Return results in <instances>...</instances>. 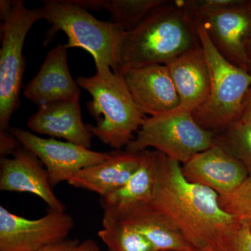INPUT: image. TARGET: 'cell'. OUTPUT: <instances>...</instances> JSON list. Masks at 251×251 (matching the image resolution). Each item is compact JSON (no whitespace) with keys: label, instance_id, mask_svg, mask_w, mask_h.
<instances>
[{"label":"cell","instance_id":"cell-1","mask_svg":"<svg viewBox=\"0 0 251 251\" xmlns=\"http://www.w3.org/2000/svg\"><path fill=\"white\" fill-rule=\"evenodd\" d=\"M219 194L190 182L181 164L159 151L156 183L150 205L171 219L195 250L213 251L237 224L219 204Z\"/></svg>","mask_w":251,"mask_h":251},{"label":"cell","instance_id":"cell-2","mask_svg":"<svg viewBox=\"0 0 251 251\" xmlns=\"http://www.w3.org/2000/svg\"><path fill=\"white\" fill-rule=\"evenodd\" d=\"M200 44L197 24L180 0H166L136 27L124 31L117 73L155 64L167 65Z\"/></svg>","mask_w":251,"mask_h":251},{"label":"cell","instance_id":"cell-3","mask_svg":"<svg viewBox=\"0 0 251 251\" xmlns=\"http://www.w3.org/2000/svg\"><path fill=\"white\" fill-rule=\"evenodd\" d=\"M76 82L92 98L87 108L97 123L87 125L91 133L112 148L126 147L147 117L121 74L105 68L92 76L77 77Z\"/></svg>","mask_w":251,"mask_h":251},{"label":"cell","instance_id":"cell-4","mask_svg":"<svg viewBox=\"0 0 251 251\" xmlns=\"http://www.w3.org/2000/svg\"><path fill=\"white\" fill-rule=\"evenodd\" d=\"M44 20L51 24L44 40L50 43L59 31L67 34V49L80 48L93 57L97 70L118 72V53L124 29L112 21L97 19L74 0L43 1Z\"/></svg>","mask_w":251,"mask_h":251},{"label":"cell","instance_id":"cell-5","mask_svg":"<svg viewBox=\"0 0 251 251\" xmlns=\"http://www.w3.org/2000/svg\"><path fill=\"white\" fill-rule=\"evenodd\" d=\"M196 24L210 72L211 85L207 100L192 115L204 129L214 132L239 120L244 97L251 87V74L226 60L204 28Z\"/></svg>","mask_w":251,"mask_h":251},{"label":"cell","instance_id":"cell-6","mask_svg":"<svg viewBox=\"0 0 251 251\" xmlns=\"http://www.w3.org/2000/svg\"><path fill=\"white\" fill-rule=\"evenodd\" d=\"M212 145V132L198 125L192 112L175 110L146 117L126 151L138 153L154 148L183 165Z\"/></svg>","mask_w":251,"mask_h":251},{"label":"cell","instance_id":"cell-7","mask_svg":"<svg viewBox=\"0 0 251 251\" xmlns=\"http://www.w3.org/2000/svg\"><path fill=\"white\" fill-rule=\"evenodd\" d=\"M41 20H44L42 7L29 9L21 0H15L11 14L1 25L0 131L9 130L11 117L19 106L25 67L23 47L28 32Z\"/></svg>","mask_w":251,"mask_h":251},{"label":"cell","instance_id":"cell-8","mask_svg":"<svg viewBox=\"0 0 251 251\" xmlns=\"http://www.w3.org/2000/svg\"><path fill=\"white\" fill-rule=\"evenodd\" d=\"M74 226L66 212L50 209L40 219H28L0 206V251H39L66 240Z\"/></svg>","mask_w":251,"mask_h":251},{"label":"cell","instance_id":"cell-9","mask_svg":"<svg viewBox=\"0 0 251 251\" xmlns=\"http://www.w3.org/2000/svg\"><path fill=\"white\" fill-rule=\"evenodd\" d=\"M9 131L40 160L52 186L64 181L68 182L81 170L101 163L111 156V153L92 151L69 142L41 138L19 128H10Z\"/></svg>","mask_w":251,"mask_h":251},{"label":"cell","instance_id":"cell-10","mask_svg":"<svg viewBox=\"0 0 251 251\" xmlns=\"http://www.w3.org/2000/svg\"><path fill=\"white\" fill-rule=\"evenodd\" d=\"M246 3L204 15L195 22L204 28L213 45L226 60L251 74V62L245 50L251 31V14Z\"/></svg>","mask_w":251,"mask_h":251},{"label":"cell","instance_id":"cell-11","mask_svg":"<svg viewBox=\"0 0 251 251\" xmlns=\"http://www.w3.org/2000/svg\"><path fill=\"white\" fill-rule=\"evenodd\" d=\"M12 155L1 158L0 190L35 195L50 209L65 212L66 206L54 194L47 171L38 157L23 146Z\"/></svg>","mask_w":251,"mask_h":251},{"label":"cell","instance_id":"cell-12","mask_svg":"<svg viewBox=\"0 0 251 251\" xmlns=\"http://www.w3.org/2000/svg\"><path fill=\"white\" fill-rule=\"evenodd\" d=\"M139 108L150 116L163 115L179 108V98L168 66H145L120 73Z\"/></svg>","mask_w":251,"mask_h":251},{"label":"cell","instance_id":"cell-13","mask_svg":"<svg viewBox=\"0 0 251 251\" xmlns=\"http://www.w3.org/2000/svg\"><path fill=\"white\" fill-rule=\"evenodd\" d=\"M181 169L188 181L211 188L219 196L232 192L249 176L240 162L215 145L195 155Z\"/></svg>","mask_w":251,"mask_h":251},{"label":"cell","instance_id":"cell-14","mask_svg":"<svg viewBox=\"0 0 251 251\" xmlns=\"http://www.w3.org/2000/svg\"><path fill=\"white\" fill-rule=\"evenodd\" d=\"M80 93L68 66L67 49L61 44L48 52L39 72L24 89L25 97L39 107L79 100Z\"/></svg>","mask_w":251,"mask_h":251},{"label":"cell","instance_id":"cell-15","mask_svg":"<svg viewBox=\"0 0 251 251\" xmlns=\"http://www.w3.org/2000/svg\"><path fill=\"white\" fill-rule=\"evenodd\" d=\"M31 133L64 138L69 143L90 149L93 135L82 122L79 100L46 104L30 117Z\"/></svg>","mask_w":251,"mask_h":251},{"label":"cell","instance_id":"cell-16","mask_svg":"<svg viewBox=\"0 0 251 251\" xmlns=\"http://www.w3.org/2000/svg\"><path fill=\"white\" fill-rule=\"evenodd\" d=\"M179 98V111L193 112L205 103L210 91L209 67L201 44L167 64Z\"/></svg>","mask_w":251,"mask_h":251},{"label":"cell","instance_id":"cell-17","mask_svg":"<svg viewBox=\"0 0 251 251\" xmlns=\"http://www.w3.org/2000/svg\"><path fill=\"white\" fill-rule=\"evenodd\" d=\"M159 151L146 150L140 152V166L121 188L100 198L103 215L116 216L138 206L150 204L152 200Z\"/></svg>","mask_w":251,"mask_h":251},{"label":"cell","instance_id":"cell-18","mask_svg":"<svg viewBox=\"0 0 251 251\" xmlns=\"http://www.w3.org/2000/svg\"><path fill=\"white\" fill-rule=\"evenodd\" d=\"M140 159V153H111L105 161L81 170L68 183L104 197L128 181L139 167Z\"/></svg>","mask_w":251,"mask_h":251},{"label":"cell","instance_id":"cell-19","mask_svg":"<svg viewBox=\"0 0 251 251\" xmlns=\"http://www.w3.org/2000/svg\"><path fill=\"white\" fill-rule=\"evenodd\" d=\"M106 216L134 227L156 251H195L171 219L150 204L116 216Z\"/></svg>","mask_w":251,"mask_h":251},{"label":"cell","instance_id":"cell-20","mask_svg":"<svg viewBox=\"0 0 251 251\" xmlns=\"http://www.w3.org/2000/svg\"><path fill=\"white\" fill-rule=\"evenodd\" d=\"M166 0H91L92 10L105 9L111 14L112 22L129 31L136 27Z\"/></svg>","mask_w":251,"mask_h":251},{"label":"cell","instance_id":"cell-21","mask_svg":"<svg viewBox=\"0 0 251 251\" xmlns=\"http://www.w3.org/2000/svg\"><path fill=\"white\" fill-rule=\"evenodd\" d=\"M212 133L213 145L240 162L251 176V122L236 120Z\"/></svg>","mask_w":251,"mask_h":251},{"label":"cell","instance_id":"cell-22","mask_svg":"<svg viewBox=\"0 0 251 251\" xmlns=\"http://www.w3.org/2000/svg\"><path fill=\"white\" fill-rule=\"evenodd\" d=\"M99 238L108 251H156L147 238L128 225L104 216Z\"/></svg>","mask_w":251,"mask_h":251},{"label":"cell","instance_id":"cell-23","mask_svg":"<svg viewBox=\"0 0 251 251\" xmlns=\"http://www.w3.org/2000/svg\"><path fill=\"white\" fill-rule=\"evenodd\" d=\"M219 201L226 212L251 228V176L232 192L219 196Z\"/></svg>","mask_w":251,"mask_h":251},{"label":"cell","instance_id":"cell-24","mask_svg":"<svg viewBox=\"0 0 251 251\" xmlns=\"http://www.w3.org/2000/svg\"><path fill=\"white\" fill-rule=\"evenodd\" d=\"M247 0H180L193 21L204 15L242 6Z\"/></svg>","mask_w":251,"mask_h":251},{"label":"cell","instance_id":"cell-25","mask_svg":"<svg viewBox=\"0 0 251 251\" xmlns=\"http://www.w3.org/2000/svg\"><path fill=\"white\" fill-rule=\"evenodd\" d=\"M213 251H251V228L237 223L220 239Z\"/></svg>","mask_w":251,"mask_h":251},{"label":"cell","instance_id":"cell-26","mask_svg":"<svg viewBox=\"0 0 251 251\" xmlns=\"http://www.w3.org/2000/svg\"><path fill=\"white\" fill-rule=\"evenodd\" d=\"M18 140L14 135H9L7 130L0 131V154L1 158L6 155L12 154L18 146Z\"/></svg>","mask_w":251,"mask_h":251},{"label":"cell","instance_id":"cell-27","mask_svg":"<svg viewBox=\"0 0 251 251\" xmlns=\"http://www.w3.org/2000/svg\"><path fill=\"white\" fill-rule=\"evenodd\" d=\"M80 243L77 239H66L44 247L39 251H77Z\"/></svg>","mask_w":251,"mask_h":251},{"label":"cell","instance_id":"cell-28","mask_svg":"<svg viewBox=\"0 0 251 251\" xmlns=\"http://www.w3.org/2000/svg\"><path fill=\"white\" fill-rule=\"evenodd\" d=\"M239 120L251 123V87L248 90L243 102Z\"/></svg>","mask_w":251,"mask_h":251},{"label":"cell","instance_id":"cell-29","mask_svg":"<svg viewBox=\"0 0 251 251\" xmlns=\"http://www.w3.org/2000/svg\"><path fill=\"white\" fill-rule=\"evenodd\" d=\"M14 6V1L10 0H1L0 1V18L4 22L11 14Z\"/></svg>","mask_w":251,"mask_h":251},{"label":"cell","instance_id":"cell-30","mask_svg":"<svg viewBox=\"0 0 251 251\" xmlns=\"http://www.w3.org/2000/svg\"><path fill=\"white\" fill-rule=\"evenodd\" d=\"M77 251H100V249L94 241L87 239L80 244Z\"/></svg>","mask_w":251,"mask_h":251},{"label":"cell","instance_id":"cell-31","mask_svg":"<svg viewBox=\"0 0 251 251\" xmlns=\"http://www.w3.org/2000/svg\"><path fill=\"white\" fill-rule=\"evenodd\" d=\"M246 52H247L248 58L251 62V31L248 36L245 44Z\"/></svg>","mask_w":251,"mask_h":251},{"label":"cell","instance_id":"cell-32","mask_svg":"<svg viewBox=\"0 0 251 251\" xmlns=\"http://www.w3.org/2000/svg\"><path fill=\"white\" fill-rule=\"evenodd\" d=\"M246 7H247L248 11H249L251 14V0H247V3H246Z\"/></svg>","mask_w":251,"mask_h":251},{"label":"cell","instance_id":"cell-33","mask_svg":"<svg viewBox=\"0 0 251 251\" xmlns=\"http://www.w3.org/2000/svg\"><path fill=\"white\" fill-rule=\"evenodd\" d=\"M195 251H202L195 250Z\"/></svg>","mask_w":251,"mask_h":251}]
</instances>
